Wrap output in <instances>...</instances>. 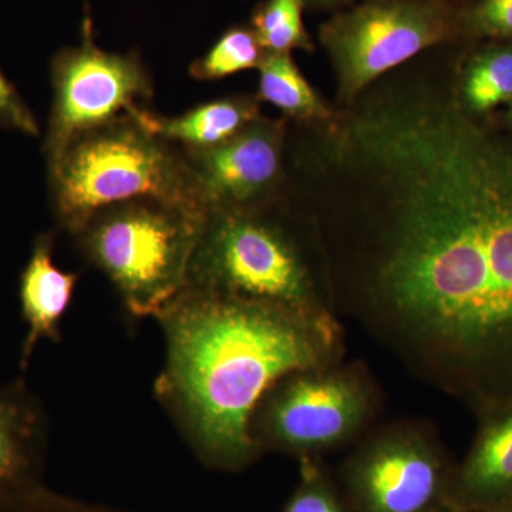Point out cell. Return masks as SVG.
<instances>
[{
  "label": "cell",
  "instance_id": "6da1fadb",
  "mask_svg": "<svg viewBox=\"0 0 512 512\" xmlns=\"http://www.w3.org/2000/svg\"><path fill=\"white\" fill-rule=\"evenodd\" d=\"M332 157L377 202L375 319L478 416L511 404L512 147L417 92L357 107Z\"/></svg>",
  "mask_w": 512,
  "mask_h": 512
},
{
  "label": "cell",
  "instance_id": "7a4b0ae2",
  "mask_svg": "<svg viewBox=\"0 0 512 512\" xmlns=\"http://www.w3.org/2000/svg\"><path fill=\"white\" fill-rule=\"evenodd\" d=\"M165 338L160 402L195 456L214 470L241 471L262 453L252 419L284 377L329 365V316L187 286L156 318Z\"/></svg>",
  "mask_w": 512,
  "mask_h": 512
},
{
  "label": "cell",
  "instance_id": "3957f363",
  "mask_svg": "<svg viewBox=\"0 0 512 512\" xmlns=\"http://www.w3.org/2000/svg\"><path fill=\"white\" fill-rule=\"evenodd\" d=\"M47 174L57 224L70 235L121 202L158 200L207 210L183 151L133 113L74 138Z\"/></svg>",
  "mask_w": 512,
  "mask_h": 512
},
{
  "label": "cell",
  "instance_id": "277c9868",
  "mask_svg": "<svg viewBox=\"0 0 512 512\" xmlns=\"http://www.w3.org/2000/svg\"><path fill=\"white\" fill-rule=\"evenodd\" d=\"M208 210L158 200L121 202L72 237L134 318H157L187 288Z\"/></svg>",
  "mask_w": 512,
  "mask_h": 512
},
{
  "label": "cell",
  "instance_id": "5b68a950",
  "mask_svg": "<svg viewBox=\"0 0 512 512\" xmlns=\"http://www.w3.org/2000/svg\"><path fill=\"white\" fill-rule=\"evenodd\" d=\"M187 286L303 315L328 316L289 239L251 208L208 210Z\"/></svg>",
  "mask_w": 512,
  "mask_h": 512
},
{
  "label": "cell",
  "instance_id": "8992f818",
  "mask_svg": "<svg viewBox=\"0 0 512 512\" xmlns=\"http://www.w3.org/2000/svg\"><path fill=\"white\" fill-rule=\"evenodd\" d=\"M457 33V8L451 0H360L319 30L345 101Z\"/></svg>",
  "mask_w": 512,
  "mask_h": 512
},
{
  "label": "cell",
  "instance_id": "52a82bcc",
  "mask_svg": "<svg viewBox=\"0 0 512 512\" xmlns=\"http://www.w3.org/2000/svg\"><path fill=\"white\" fill-rule=\"evenodd\" d=\"M372 396L365 380L349 370H302L265 394L252 419L262 450L313 458L348 443L365 427Z\"/></svg>",
  "mask_w": 512,
  "mask_h": 512
},
{
  "label": "cell",
  "instance_id": "ba28073f",
  "mask_svg": "<svg viewBox=\"0 0 512 512\" xmlns=\"http://www.w3.org/2000/svg\"><path fill=\"white\" fill-rule=\"evenodd\" d=\"M53 101L43 154L47 170L74 138L138 109L153 97V80L137 52L109 53L93 42V26L83 23V42L63 47L50 63Z\"/></svg>",
  "mask_w": 512,
  "mask_h": 512
},
{
  "label": "cell",
  "instance_id": "9c48e42d",
  "mask_svg": "<svg viewBox=\"0 0 512 512\" xmlns=\"http://www.w3.org/2000/svg\"><path fill=\"white\" fill-rule=\"evenodd\" d=\"M454 467L429 434L394 427L366 441L346 463L350 512H439Z\"/></svg>",
  "mask_w": 512,
  "mask_h": 512
},
{
  "label": "cell",
  "instance_id": "30bf717a",
  "mask_svg": "<svg viewBox=\"0 0 512 512\" xmlns=\"http://www.w3.org/2000/svg\"><path fill=\"white\" fill-rule=\"evenodd\" d=\"M282 147L284 126L259 117L220 146L183 153L207 210H244L275 187Z\"/></svg>",
  "mask_w": 512,
  "mask_h": 512
},
{
  "label": "cell",
  "instance_id": "8fae6325",
  "mask_svg": "<svg viewBox=\"0 0 512 512\" xmlns=\"http://www.w3.org/2000/svg\"><path fill=\"white\" fill-rule=\"evenodd\" d=\"M447 505L461 510L512 507V403L480 417L473 446L454 467Z\"/></svg>",
  "mask_w": 512,
  "mask_h": 512
},
{
  "label": "cell",
  "instance_id": "7c38bea8",
  "mask_svg": "<svg viewBox=\"0 0 512 512\" xmlns=\"http://www.w3.org/2000/svg\"><path fill=\"white\" fill-rule=\"evenodd\" d=\"M47 417L23 380L0 389V497L42 483Z\"/></svg>",
  "mask_w": 512,
  "mask_h": 512
},
{
  "label": "cell",
  "instance_id": "4fadbf2b",
  "mask_svg": "<svg viewBox=\"0 0 512 512\" xmlns=\"http://www.w3.org/2000/svg\"><path fill=\"white\" fill-rule=\"evenodd\" d=\"M55 237L43 232L33 241L32 255L19 279L20 311L28 325L20 367L26 369L37 343L47 339L60 340V323L69 311L74 289L80 276L60 269L53 259Z\"/></svg>",
  "mask_w": 512,
  "mask_h": 512
},
{
  "label": "cell",
  "instance_id": "5bb4252c",
  "mask_svg": "<svg viewBox=\"0 0 512 512\" xmlns=\"http://www.w3.org/2000/svg\"><path fill=\"white\" fill-rule=\"evenodd\" d=\"M133 114L158 137L171 144H180L185 150L220 146L261 117L258 104L248 97L210 101L171 119L141 107Z\"/></svg>",
  "mask_w": 512,
  "mask_h": 512
},
{
  "label": "cell",
  "instance_id": "9a60e30c",
  "mask_svg": "<svg viewBox=\"0 0 512 512\" xmlns=\"http://www.w3.org/2000/svg\"><path fill=\"white\" fill-rule=\"evenodd\" d=\"M258 70L259 99L293 119L323 121L332 117V111L303 77L291 53H265Z\"/></svg>",
  "mask_w": 512,
  "mask_h": 512
},
{
  "label": "cell",
  "instance_id": "2e32d148",
  "mask_svg": "<svg viewBox=\"0 0 512 512\" xmlns=\"http://www.w3.org/2000/svg\"><path fill=\"white\" fill-rule=\"evenodd\" d=\"M466 107L476 113L512 101V47L493 46L481 50L468 63L463 83Z\"/></svg>",
  "mask_w": 512,
  "mask_h": 512
},
{
  "label": "cell",
  "instance_id": "e0dca14e",
  "mask_svg": "<svg viewBox=\"0 0 512 512\" xmlns=\"http://www.w3.org/2000/svg\"><path fill=\"white\" fill-rule=\"evenodd\" d=\"M305 6V0H264L256 6L251 29L265 53L312 52V39L303 25Z\"/></svg>",
  "mask_w": 512,
  "mask_h": 512
},
{
  "label": "cell",
  "instance_id": "ac0fdd59",
  "mask_svg": "<svg viewBox=\"0 0 512 512\" xmlns=\"http://www.w3.org/2000/svg\"><path fill=\"white\" fill-rule=\"evenodd\" d=\"M264 56L265 50L254 30L234 26L225 30L211 49L191 64L190 74L197 80H220L255 67L258 69Z\"/></svg>",
  "mask_w": 512,
  "mask_h": 512
},
{
  "label": "cell",
  "instance_id": "d6986e66",
  "mask_svg": "<svg viewBox=\"0 0 512 512\" xmlns=\"http://www.w3.org/2000/svg\"><path fill=\"white\" fill-rule=\"evenodd\" d=\"M282 512H350L328 474L315 458H302L301 478Z\"/></svg>",
  "mask_w": 512,
  "mask_h": 512
},
{
  "label": "cell",
  "instance_id": "ffe728a7",
  "mask_svg": "<svg viewBox=\"0 0 512 512\" xmlns=\"http://www.w3.org/2000/svg\"><path fill=\"white\" fill-rule=\"evenodd\" d=\"M458 32L490 39H512V0H471L457 9Z\"/></svg>",
  "mask_w": 512,
  "mask_h": 512
},
{
  "label": "cell",
  "instance_id": "44dd1931",
  "mask_svg": "<svg viewBox=\"0 0 512 512\" xmlns=\"http://www.w3.org/2000/svg\"><path fill=\"white\" fill-rule=\"evenodd\" d=\"M0 512H134L84 503L66 495L57 494L40 484L20 493L0 497Z\"/></svg>",
  "mask_w": 512,
  "mask_h": 512
},
{
  "label": "cell",
  "instance_id": "7402d4cb",
  "mask_svg": "<svg viewBox=\"0 0 512 512\" xmlns=\"http://www.w3.org/2000/svg\"><path fill=\"white\" fill-rule=\"evenodd\" d=\"M0 127L6 130L20 131L28 136L37 137L39 123L33 111L29 109L15 84L0 67Z\"/></svg>",
  "mask_w": 512,
  "mask_h": 512
},
{
  "label": "cell",
  "instance_id": "603a6c76",
  "mask_svg": "<svg viewBox=\"0 0 512 512\" xmlns=\"http://www.w3.org/2000/svg\"><path fill=\"white\" fill-rule=\"evenodd\" d=\"M306 5L311 3L313 6H322V8H338V6L353 5L360 0H305Z\"/></svg>",
  "mask_w": 512,
  "mask_h": 512
},
{
  "label": "cell",
  "instance_id": "cb8c5ba5",
  "mask_svg": "<svg viewBox=\"0 0 512 512\" xmlns=\"http://www.w3.org/2000/svg\"><path fill=\"white\" fill-rule=\"evenodd\" d=\"M439 512H512V507H498V508H481V510H461V508L446 507L441 508Z\"/></svg>",
  "mask_w": 512,
  "mask_h": 512
},
{
  "label": "cell",
  "instance_id": "d4e9b609",
  "mask_svg": "<svg viewBox=\"0 0 512 512\" xmlns=\"http://www.w3.org/2000/svg\"><path fill=\"white\" fill-rule=\"evenodd\" d=\"M84 6H86L87 13V22H92V19L89 18V0H83Z\"/></svg>",
  "mask_w": 512,
  "mask_h": 512
},
{
  "label": "cell",
  "instance_id": "484cf974",
  "mask_svg": "<svg viewBox=\"0 0 512 512\" xmlns=\"http://www.w3.org/2000/svg\"><path fill=\"white\" fill-rule=\"evenodd\" d=\"M511 116H512V107H511Z\"/></svg>",
  "mask_w": 512,
  "mask_h": 512
}]
</instances>
